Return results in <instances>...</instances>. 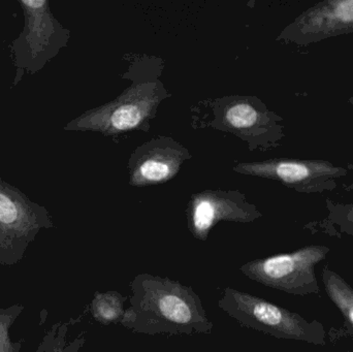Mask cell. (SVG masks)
<instances>
[{
	"mask_svg": "<svg viewBox=\"0 0 353 352\" xmlns=\"http://www.w3.org/2000/svg\"><path fill=\"white\" fill-rule=\"evenodd\" d=\"M234 171L242 175L265 178L283 184L300 194H323L337 188V180L347 176V169L323 159L273 158L239 163Z\"/></svg>",
	"mask_w": 353,
	"mask_h": 352,
	"instance_id": "obj_8",
	"label": "cell"
},
{
	"mask_svg": "<svg viewBox=\"0 0 353 352\" xmlns=\"http://www.w3.org/2000/svg\"><path fill=\"white\" fill-rule=\"evenodd\" d=\"M218 306L244 328L277 339L302 341L321 346L327 343V332L319 320H306L296 312L251 293L226 287Z\"/></svg>",
	"mask_w": 353,
	"mask_h": 352,
	"instance_id": "obj_2",
	"label": "cell"
},
{
	"mask_svg": "<svg viewBox=\"0 0 353 352\" xmlns=\"http://www.w3.org/2000/svg\"><path fill=\"white\" fill-rule=\"evenodd\" d=\"M128 298L123 297L118 291H97L91 302V314L93 318L103 326L120 324L125 314L124 304Z\"/></svg>",
	"mask_w": 353,
	"mask_h": 352,
	"instance_id": "obj_13",
	"label": "cell"
},
{
	"mask_svg": "<svg viewBox=\"0 0 353 352\" xmlns=\"http://www.w3.org/2000/svg\"><path fill=\"white\" fill-rule=\"evenodd\" d=\"M24 14V25L10 43L16 68L12 86L20 84L25 74L41 72L68 45L70 31L56 19L46 0H19Z\"/></svg>",
	"mask_w": 353,
	"mask_h": 352,
	"instance_id": "obj_4",
	"label": "cell"
},
{
	"mask_svg": "<svg viewBox=\"0 0 353 352\" xmlns=\"http://www.w3.org/2000/svg\"><path fill=\"white\" fill-rule=\"evenodd\" d=\"M191 158L180 143L159 136L138 147L128 161L130 184L136 187L165 183L180 171L183 163Z\"/></svg>",
	"mask_w": 353,
	"mask_h": 352,
	"instance_id": "obj_11",
	"label": "cell"
},
{
	"mask_svg": "<svg viewBox=\"0 0 353 352\" xmlns=\"http://www.w3.org/2000/svg\"><path fill=\"white\" fill-rule=\"evenodd\" d=\"M53 227L47 208L0 176V265L19 264L39 234Z\"/></svg>",
	"mask_w": 353,
	"mask_h": 352,
	"instance_id": "obj_5",
	"label": "cell"
},
{
	"mask_svg": "<svg viewBox=\"0 0 353 352\" xmlns=\"http://www.w3.org/2000/svg\"><path fill=\"white\" fill-rule=\"evenodd\" d=\"M350 352H353V351H350Z\"/></svg>",
	"mask_w": 353,
	"mask_h": 352,
	"instance_id": "obj_20",
	"label": "cell"
},
{
	"mask_svg": "<svg viewBox=\"0 0 353 352\" xmlns=\"http://www.w3.org/2000/svg\"><path fill=\"white\" fill-rule=\"evenodd\" d=\"M132 297L121 324L137 334L210 335L213 322L192 287L144 273L130 283Z\"/></svg>",
	"mask_w": 353,
	"mask_h": 352,
	"instance_id": "obj_1",
	"label": "cell"
},
{
	"mask_svg": "<svg viewBox=\"0 0 353 352\" xmlns=\"http://www.w3.org/2000/svg\"><path fill=\"white\" fill-rule=\"evenodd\" d=\"M323 282L327 297L343 316L346 327L353 337V287L327 266L323 271Z\"/></svg>",
	"mask_w": 353,
	"mask_h": 352,
	"instance_id": "obj_12",
	"label": "cell"
},
{
	"mask_svg": "<svg viewBox=\"0 0 353 352\" xmlns=\"http://www.w3.org/2000/svg\"><path fill=\"white\" fill-rule=\"evenodd\" d=\"M348 103H350L353 107V94L350 97V99H348Z\"/></svg>",
	"mask_w": 353,
	"mask_h": 352,
	"instance_id": "obj_19",
	"label": "cell"
},
{
	"mask_svg": "<svg viewBox=\"0 0 353 352\" xmlns=\"http://www.w3.org/2000/svg\"><path fill=\"white\" fill-rule=\"evenodd\" d=\"M23 311L24 306L21 304L0 309V352H20L22 349V341L10 340V330Z\"/></svg>",
	"mask_w": 353,
	"mask_h": 352,
	"instance_id": "obj_16",
	"label": "cell"
},
{
	"mask_svg": "<svg viewBox=\"0 0 353 352\" xmlns=\"http://www.w3.org/2000/svg\"><path fill=\"white\" fill-rule=\"evenodd\" d=\"M329 253L327 246H305L288 253L251 260L240 271L251 280L290 295H319L321 289L315 268Z\"/></svg>",
	"mask_w": 353,
	"mask_h": 352,
	"instance_id": "obj_7",
	"label": "cell"
},
{
	"mask_svg": "<svg viewBox=\"0 0 353 352\" xmlns=\"http://www.w3.org/2000/svg\"><path fill=\"white\" fill-rule=\"evenodd\" d=\"M344 189H345L346 191L353 192V182L350 183V185L344 186Z\"/></svg>",
	"mask_w": 353,
	"mask_h": 352,
	"instance_id": "obj_17",
	"label": "cell"
},
{
	"mask_svg": "<svg viewBox=\"0 0 353 352\" xmlns=\"http://www.w3.org/2000/svg\"><path fill=\"white\" fill-rule=\"evenodd\" d=\"M70 324H57L43 337L37 352H79L84 346L85 337H77L74 341H68Z\"/></svg>",
	"mask_w": 353,
	"mask_h": 352,
	"instance_id": "obj_15",
	"label": "cell"
},
{
	"mask_svg": "<svg viewBox=\"0 0 353 352\" xmlns=\"http://www.w3.org/2000/svg\"><path fill=\"white\" fill-rule=\"evenodd\" d=\"M350 169V171H353V161L352 163H350L347 165V171Z\"/></svg>",
	"mask_w": 353,
	"mask_h": 352,
	"instance_id": "obj_18",
	"label": "cell"
},
{
	"mask_svg": "<svg viewBox=\"0 0 353 352\" xmlns=\"http://www.w3.org/2000/svg\"><path fill=\"white\" fill-rule=\"evenodd\" d=\"M186 214L189 231L199 241H205L220 221L249 223L263 217L244 194L232 190H205L193 194Z\"/></svg>",
	"mask_w": 353,
	"mask_h": 352,
	"instance_id": "obj_9",
	"label": "cell"
},
{
	"mask_svg": "<svg viewBox=\"0 0 353 352\" xmlns=\"http://www.w3.org/2000/svg\"><path fill=\"white\" fill-rule=\"evenodd\" d=\"M170 96L159 81L134 84L115 101L89 110L64 126L66 132H99L111 136L144 130L155 117L157 107Z\"/></svg>",
	"mask_w": 353,
	"mask_h": 352,
	"instance_id": "obj_3",
	"label": "cell"
},
{
	"mask_svg": "<svg viewBox=\"0 0 353 352\" xmlns=\"http://www.w3.org/2000/svg\"><path fill=\"white\" fill-rule=\"evenodd\" d=\"M211 107L213 119L209 125L236 134L248 143L250 150H271L280 146L285 136L281 116L268 109L257 97L217 99Z\"/></svg>",
	"mask_w": 353,
	"mask_h": 352,
	"instance_id": "obj_6",
	"label": "cell"
},
{
	"mask_svg": "<svg viewBox=\"0 0 353 352\" xmlns=\"http://www.w3.org/2000/svg\"><path fill=\"white\" fill-rule=\"evenodd\" d=\"M325 205L329 213L327 218L321 223L323 233L353 237V202L344 204L327 198Z\"/></svg>",
	"mask_w": 353,
	"mask_h": 352,
	"instance_id": "obj_14",
	"label": "cell"
},
{
	"mask_svg": "<svg viewBox=\"0 0 353 352\" xmlns=\"http://www.w3.org/2000/svg\"><path fill=\"white\" fill-rule=\"evenodd\" d=\"M352 33L353 0H325L296 17L277 39L308 45Z\"/></svg>",
	"mask_w": 353,
	"mask_h": 352,
	"instance_id": "obj_10",
	"label": "cell"
}]
</instances>
